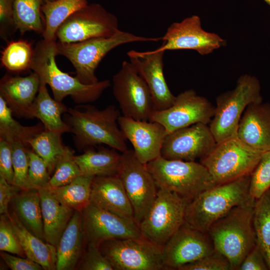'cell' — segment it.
<instances>
[{
	"instance_id": "obj_1",
	"label": "cell",
	"mask_w": 270,
	"mask_h": 270,
	"mask_svg": "<svg viewBox=\"0 0 270 270\" xmlns=\"http://www.w3.org/2000/svg\"><path fill=\"white\" fill-rule=\"evenodd\" d=\"M64 120L74 134L76 148L80 150L104 144L124 152L128 149L118 119L120 112L114 105L99 110L90 104L69 108Z\"/></svg>"
},
{
	"instance_id": "obj_2",
	"label": "cell",
	"mask_w": 270,
	"mask_h": 270,
	"mask_svg": "<svg viewBox=\"0 0 270 270\" xmlns=\"http://www.w3.org/2000/svg\"><path fill=\"white\" fill-rule=\"evenodd\" d=\"M56 40L38 42L34 48V54L30 70L36 73L41 81L48 85L54 98L62 102L70 96L79 104L94 102L100 96L111 84L108 80L98 81L92 84L81 82L76 76L73 77L62 72L56 64Z\"/></svg>"
},
{
	"instance_id": "obj_3",
	"label": "cell",
	"mask_w": 270,
	"mask_h": 270,
	"mask_svg": "<svg viewBox=\"0 0 270 270\" xmlns=\"http://www.w3.org/2000/svg\"><path fill=\"white\" fill-rule=\"evenodd\" d=\"M256 199L236 206L214 222L208 232L216 250L230 261L232 270H238L256 244L253 214Z\"/></svg>"
},
{
	"instance_id": "obj_4",
	"label": "cell",
	"mask_w": 270,
	"mask_h": 270,
	"mask_svg": "<svg viewBox=\"0 0 270 270\" xmlns=\"http://www.w3.org/2000/svg\"><path fill=\"white\" fill-rule=\"evenodd\" d=\"M250 175L216 185L198 195L186 205L184 220L204 232L234 207L254 198L250 194Z\"/></svg>"
},
{
	"instance_id": "obj_5",
	"label": "cell",
	"mask_w": 270,
	"mask_h": 270,
	"mask_svg": "<svg viewBox=\"0 0 270 270\" xmlns=\"http://www.w3.org/2000/svg\"><path fill=\"white\" fill-rule=\"evenodd\" d=\"M162 38H146L118 30L108 37H98L72 43L56 42L58 55L64 56L76 70V77L82 84L98 82L95 71L103 58L114 48L124 44L158 42Z\"/></svg>"
},
{
	"instance_id": "obj_6",
	"label": "cell",
	"mask_w": 270,
	"mask_h": 270,
	"mask_svg": "<svg viewBox=\"0 0 270 270\" xmlns=\"http://www.w3.org/2000/svg\"><path fill=\"white\" fill-rule=\"evenodd\" d=\"M146 166L158 188L174 192L188 202L216 185L207 168L196 161L170 160L160 156Z\"/></svg>"
},
{
	"instance_id": "obj_7",
	"label": "cell",
	"mask_w": 270,
	"mask_h": 270,
	"mask_svg": "<svg viewBox=\"0 0 270 270\" xmlns=\"http://www.w3.org/2000/svg\"><path fill=\"white\" fill-rule=\"evenodd\" d=\"M260 90L258 79L245 74L238 78L233 90L216 97L214 114L208 126L216 143L236 136L240 118L247 106L262 102Z\"/></svg>"
},
{
	"instance_id": "obj_8",
	"label": "cell",
	"mask_w": 270,
	"mask_h": 270,
	"mask_svg": "<svg viewBox=\"0 0 270 270\" xmlns=\"http://www.w3.org/2000/svg\"><path fill=\"white\" fill-rule=\"evenodd\" d=\"M263 152L250 148L236 136L216 143L200 162L218 185L250 175Z\"/></svg>"
},
{
	"instance_id": "obj_9",
	"label": "cell",
	"mask_w": 270,
	"mask_h": 270,
	"mask_svg": "<svg viewBox=\"0 0 270 270\" xmlns=\"http://www.w3.org/2000/svg\"><path fill=\"white\" fill-rule=\"evenodd\" d=\"M188 202L174 192L158 188L151 208L139 224L142 235L162 248L184 222Z\"/></svg>"
},
{
	"instance_id": "obj_10",
	"label": "cell",
	"mask_w": 270,
	"mask_h": 270,
	"mask_svg": "<svg viewBox=\"0 0 270 270\" xmlns=\"http://www.w3.org/2000/svg\"><path fill=\"white\" fill-rule=\"evenodd\" d=\"M98 247L114 270L164 269L162 248L142 235L110 240L101 243Z\"/></svg>"
},
{
	"instance_id": "obj_11",
	"label": "cell",
	"mask_w": 270,
	"mask_h": 270,
	"mask_svg": "<svg viewBox=\"0 0 270 270\" xmlns=\"http://www.w3.org/2000/svg\"><path fill=\"white\" fill-rule=\"evenodd\" d=\"M118 29L117 17L98 3L88 4L68 16L58 26L57 42L72 43L98 37H108Z\"/></svg>"
},
{
	"instance_id": "obj_12",
	"label": "cell",
	"mask_w": 270,
	"mask_h": 270,
	"mask_svg": "<svg viewBox=\"0 0 270 270\" xmlns=\"http://www.w3.org/2000/svg\"><path fill=\"white\" fill-rule=\"evenodd\" d=\"M118 175L132 204L134 220L139 226L155 200L158 186L146 164L139 160L132 150L122 154Z\"/></svg>"
},
{
	"instance_id": "obj_13",
	"label": "cell",
	"mask_w": 270,
	"mask_h": 270,
	"mask_svg": "<svg viewBox=\"0 0 270 270\" xmlns=\"http://www.w3.org/2000/svg\"><path fill=\"white\" fill-rule=\"evenodd\" d=\"M112 91L124 116L149 121L154 111L150 92L130 62L124 61L112 78Z\"/></svg>"
},
{
	"instance_id": "obj_14",
	"label": "cell",
	"mask_w": 270,
	"mask_h": 270,
	"mask_svg": "<svg viewBox=\"0 0 270 270\" xmlns=\"http://www.w3.org/2000/svg\"><path fill=\"white\" fill-rule=\"evenodd\" d=\"M214 112V106L206 98L190 89L176 96L170 107L154 111L149 121L160 123L168 134L197 123L209 124Z\"/></svg>"
},
{
	"instance_id": "obj_15",
	"label": "cell",
	"mask_w": 270,
	"mask_h": 270,
	"mask_svg": "<svg viewBox=\"0 0 270 270\" xmlns=\"http://www.w3.org/2000/svg\"><path fill=\"white\" fill-rule=\"evenodd\" d=\"M164 269L179 270L215 250L208 232L184 222L162 248Z\"/></svg>"
},
{
	"instance_id": "obj_16",
	"label": "cell",
	"mask_w": 270,
	"mask_h": 270,
	"mask_svg": "<svg viewBox=\"0 0 270 270\" xmlns=\"http://www.w3.org/2000/svg\"><path fill=\"white\" fill-rule=\"evenodd\" d=\"M216 144L209 126L197 123L168 134L162 148L160 156L170 160H200Z\"/></svg>"
},
{
	"instance_id": "obj_17",
	"label": "cell",
	"mask_w": 270,
	"mask_h": 270,
	"mask_svg": "<svg viewBox=\"0 0 270 270\" xmlns=\"http://www.w3.org/2000/svg\"><path fill=\"white\" fill-rule=\"evenodd\" d=\"M86 244H100L112 239L142 236L139 226L130 220L90 204L81 212Z\"/></svg>"
},
{
	"instance_id": "obj_18",
	"label": "cell",
	"mask_w": 270,
	"mask_h": 270,
	"mask_svg": "<svg viewBox=\"0 0 270 270\" xmlns=\"http://www.w3.org/2000/svg\"><path fill=\"white\" fill-rule=\"evenodd\" d=\"M162 40L164 41L162 44L152 50L153 52L192 50L201 55H206L226 44L218 34L204 30L200 18L196 15L172 24Z\"/></svg>"
},
{
	"instance_id": "obj_19",
	"label": "cell",
	"mask_w": 270,
	"mask_h": 270,
	"mask_svg": "<svg viewBox=\"0 0 270 270\" xmlns=\"http://www.w3.org/2000/svg\"><path fill=\"white\" fill-rule=\"evenodd\" d=\"M165 52H143L131 50L127 54L130 62L146 84L153 100L154 111L170 107L175 101L164 74L163 57Z\"/></svg>"
},
{
	"instance_id": "obj_20",
	"label": "cell",
	"mask_w": 270,
	"mask_h": 270,
	"mask_svg": "<svg viewBox=\"0 0 270 270\" xmlns=\"http://www.w3.org/2000/svg\"><path fill=\"white\" fill-rule=\"evenodd\" d=\"M118 124L126 138L132 145L136 155L141 162L146 164L160 156L162 148L168 134L162 124L121 115Z\"/></svg>"
},
{
	"instance_id": "obj_21",
	"label": "cell",
	"mask_w": 270,
	"mask_h": 270,
	"mask_svg": "<svg viewBox=\"0 0 270 270\" xmlns=\"http://www.w3.org/2000/svg\"><path fill=\"white\" fill-rule=\"evenodd\" d=\"M90 204L134 221L132 204L118 174L94 178Z\"/></svg>"
},
{
	"instance_id": "obj_22",
	"label": "cell",
	"mask_w": 270,
	"mask_h": 270,
	"mask_svg": "<svg viewBox=\"0 0 270 270\" xmlns=\"http://www.w3.org/2000/svg\"><path fill=\"white\" fill-rule=\"evenodd\" d=\"M236 136L255 150H270V103L262 102L248 104L240 118Z\"/></svg>"
},
{
	"instance_id": "obj_23",
	"label": "cell",
	"mask_w": 270,
	"mask_h": 270,
	"mask_svg": "<svg viewBox=\"0 0 270 270\" xmlns=\"http://www.w3.org/2000/svg\"><path fill=\"white\" fill-rule=\"evenodd\" d=\"M40 80L34 72L26 76L6 74L0 81L2 96L13 115L28 119V112L38 92Z\"/></svg>"
},
{
	"instance_id": "obj_24",
	"label": "cell",
	"mask_w": 270,
	"mask_h": 270,
	"mask_svg": "<svg viewBox=\"0 0 270 270\" xmlns=\"http://www.w3.org/2000/svg\"><path fill=\"white\" fill-rule=\"evenodd\" d=\"M86 246L82 214L74 211L56 246V270L76 269Z\"/></svg>"
},
{
	"instance_id": "obj_25",
	"label": "cell",
	"mask_w": 270,
	"mask_h": 270,
	"mask_svg": "<svg viewBox=\"0 0 270 270\" xmlns=\"http://www.w3.org/2000/svg\"><path fill=\"white\" fill-rule=\"evenodd\" d=\"M38 192L44 238L46 242L56 246L74 210L58 201L47 187Z\"/></svg>"
},
{
	"instance_id": "obj_26",
	"label": "cell",
	"mask_w": 270,
	"mask_h": 270,
	"mask_svg": "<svg viewBox=\"0 0 270 270\" xmlns=\"http://www.w3.org/2000/svg\"><path fill=\"white\" fill-rule=\"evenodd\" d=\"M8 216L26 256L41 265L44 270H56V246L44 242L30 233L12 210L9 212Z\"/></svg>"
},
{
	"instance_id": "obj_27",
	"label": "cell",
	"mask_w": 270,
	"mask_h": 270,
	"mask_svg": "<svg viewBox=\"0 0 270 270\" xmlns=\"http://www.w3.org/2000/svg\"><path fill=\"white\" fill-rule=\"evenodd\" d=\"M46 85L40 80V89L30 108L28 118H38L46 130L62 134L70 132L69 126L62 117L68 108L62 102L57 101L50 96Z\"/></svg>"
},
{
	"instance_id": "obj_28",
	"label": "cell",
	"mask_w": 270,
	"mask_h": 270,
	"mask_svg": "<svg viewBox=\"0 0 270 270\" xmlns=\"http://www.w3.org/2000/svg\"><path fill=\"white\" fill-rule=\"evenodd\" d=\"M10 205L24 226L34 236L46 242L38 189L21 190L14 196Z\"/></svg>"
},
{
	"instance_id": "obj_29",
	"label": "cell",
	"mask_w": 270,
	"mask_h": 270,
	"mask_svg": "<svg viewBox=\"0 0 270 270\" xmlns=\"http://www.w3.org/2000/svg\"><path fill=\"white\" fill-rule=\"evenodd\" d=\"M92 147H88L83 154L74 156L82 174L94 177L118 174L122 154L113 148L95 150Z\"/></svg>"
},
{
	"instance_id": "obj_30",
	"label": "cell",
	"mask_w": 270,
	"mask_h": 270,
	"mask_svg": "<svg viewBox=\"0 0 270 270\" xmlns=\"http://www.w3.org/2000/svg\"><path fill=\"white\" fill-rule=\"evenodd\" d=\"M88 4V0L44 2L42 6L45 25L43 39L46 41L56 40V30L61 24L73 13Z\"/></svg>"
},
{
	"instance_id": "obj_31",
	"label": "cell",
	"mask_w": 270,
	"mask_h": 270,
	"mask_svg": "<svg viewBox=\"0 0 270 270\" xmlns=\"http://www.w3.org/2000/svg\"><path fill=\"white\" fill-rule=\"evenodd\" d=\"M94 176L81 175L71 182L58 187H47L61 204L74 211H82L90 203Z\"/></svg>"
},
{
	"instance_id": "obj_32",
	"label": "cell",
	"mask_w": 270,
	"mask_h": 270,
	"mask_svg": "<svg viewBox=\"0 0 270 270\" xmlns=\"http://www.w3.org/2000/svg\"><path fill=\"white\" fill-rule=\"evenodd\" d=\"M13 116L12 110L0 95V138L10 142H22L30 147L28 141L44 130L42 124L24 126L14 119Z\"/></svg>"
},
{
	"instance_id": "obj_33",
	"label": "cell",
	"mask_w": 270,
	"mask_h": 270,
	"mask_svg": "<svg viewBox=\"0 0 270 270\" xmlns=\"http://www.w3.org/2000/svg\"><path fill=\"white\" fill-rule=\"evenodd\" d=\"M60 133L44 130L28 141L30 147L45 162L50 174L65 152Z\"/></svg>"
},
{
	"instance_id": "obj_34",
	"label": "cell",
	"mask_w": 270,
	"mask_h": 270,
	"mask_svg": "<svg viewBox=\"0 0 270 270\" xmlns=\"http://www.w3.org/2000/svg\"><path fill=\"white\" fill-rule=\"evenodd\" d=\"M253 225L256 244L270 270V188L256 200Z\"/></svg>"
},
{
	"instance_id": "obj_35",
	"label": "cell",
	"mask_w": 270,
	"mask_h": 270,
	"mask_svg": "<svg viewBox=\"0 0 270 270\" xmlns=\"http://www.w3.org/2000/svg\"><path fill=\"white\" fill-rule=\"evenodd\" d=\"M44 0H14V18L22 35L28 32L42 34L45 28L42 12Z\"/></svg>"
},
{
	"instance_id": "obj_36",
	"label": "cell",
	"mask_w": 270,
	"mask_h": 270,
	"mask_svg": "<svg viewBox=\"0 0 270 270\" xmlns=\"http://www.w3.org/2000/svg\"><path fill=\"white\" fill-rule=\"evenodd\" d=\"M34 54V48L28 42H11L2 52L1 63L10 72H22L30 69Z\"/></svg>"
},
{
	"instance_id": "obj_37",
	"label": "cell",
	"mask_w": 270,
	"mask_h": 270,
	"mask_svg": "<svg viewBox=\"0 0 270 270\" xmlns=\"http://www.w3.org/2000/svg\"><path fill=\"white\" fill-rule=\"evenodd\" d=\"M74 156V151L67 146L65 152L57 162L54 174L46 186L54 188L64 186L82 175Z\"/></svg>"
},
{
	"instance_id": "obj_38",
	"label": "cell",
	"mask_w": 270,
	"mask_h": 270,
	"mask_svg": "<svg viewBox=\"0 0 270 270\" xmlns=\"http://www.w3.org/2000/svg\"><path fill=\"white\" fill-rule=\"evenodd\" d=\"M10 143L12 151L14 184L21 190L36 188L29 178V146L20 142Z\"/></svg>"
},
{
	"instance_id": "obj_39",
	"label": "cell",
	"mask_w": 270,
	"mask_h": 270,
	"mask_svg": "<svg viewBox=\"0 0 270 270\" xmlns=\"http://www.w3.org/2000/svg\"><path fill=\"white\" fill-rule=\"evenodd\" d=\"M270 188V150L264 152L250 174L249 192L255 199Z\"/></svg>"
},
{
	"instance_id": "obj_40",
	"label": "cell",
	"mask_w": 270,
	"mask_h": 270,
	"mask_svg": "<svg viewBox=\"0 0 270 270\" xmlns=\"http://www.w3.org/2000/svg\"><path fill=\"white\" fill-rule=\"evenodd\" d=\"M8 214H0V250L26 258V255L14 231Z\"/></svg>"
},
{
	"instance_id": "obj_41",
	"label": "cell",
	"mask_w": 270,
	"mask_h": 270,
	"mask_svg": "<svg viewBox=\"0 0 270 270\" xmlns=\"http://www.w3.org/2000/svg\"><path fill=\"white\" fill-rule=\"evenodd\" d=\"M77 269L81 270H113L110 262L104 256L98 246L86 244Z\"/></svg>"
},
{
	"instance_id": "obj_42",
	"label": "cell",
	"mask_w": 270,
	"mask_h": 270,
	"mask_svg": "<svg viewBox=\"0 0 270 270\" xmlns=\"http://www.w3.org/2000/svg\"><path fill=\"white\" fill-rule=\"evenodd\" d=\"M232 266L228 260L215 250L198 260L180 267L178 270H230Z\"/></svg>"
},
{
	"instance_id": "obj_43",
	"label": "cell",
	"mask_w": 270,
	"mask_h": 270,
	"mask_svg": "<svg viewBox=\"0 0 270 270\" xmlns=\"http://www.w3.org/2000/svg\"><path fill=\"white\" fill-rule=\"evenodd\" d=\"M28 156V175L32 184L37 189L46 186L51 177L46 164L32 149L29 150Z\"/></svg>"
},
{
	"instance_id": "obj_44",
	"label": "cell",
	"mask_w": 270,
	"mask_h": 270,
	"mask_svg": "<svg viewBox=\"0 0 270 270\" xmlns=\"http://www.w3.org/2000/svg\"><path fill=\"white\" fill-rule=\"evenodd\" d=\"M17 30L14 10V0H0V36L8 41Z\"/></svg>"
},
{
	"instance_id": "obj_45",
	"label": "cell",
	"mask_w": 270,
	"mask_h": 270,
	"mask_svg": "<svg viewBox=\"0 0 270 270\" xmlns=\"http://www.w3.org/2000/svg\"><path fill=\"white\" fill-rule=\"evenodd\" d=\"M0 176L9 184H14V172L11 144L0 138Z\"/></svg>"
},
{
	"instance_id": "obj_46",
	"label": "cell",
	"mask_w": 270,
	"mask_h": 270,
	"mask_svg": "<svg viewBox=\"0 0 270 270\" xmlns=\"http://www.w3.org/2000/svg\"><path fill=\"white\" fill-rule=\"evenodd\" d=\"M0 256L12 270H42V266L29 258L16 256L6 252L0 251Z\"/></svg>"
},
{
	"instance_id": "obj_47",
	"label": "cell",
	"mask_w": 270,
	"mask_h": 270,
	"mask_svg": "<svg viewBox=\"0 0 270 270\" xmlns=\"http://www.w3.org/2000/svg\"><path fill=\"white\" fill-rule=\"evenodd\" d=\"M268 266L262 253L256 246L245 257L238 270H267Z\"/></svg>"
},
{
	"instance_id": "obj_48",
	"label": "cell",
	"mask_w": 270,
	"mask_h": 270,
	"mask_svg": "<svg viewBox=\"0 0 270 270\" xmlns=\"http://www.w3.org/2000/svg\"><path fill=\"white\" fill-rule=\"evenodd\" d=\"M21 189L18 186L9 184L3 177L0 176V214H8L9 205L14 196Z\"/></svg>"
},
{
	"instance_id": "obj_49",
	"label": "cell",
	"mask_w": 270,
	"mask_h": 270,
	"mask_svg": "<svg viewBox=\"0 0 270 270\" xmlns=\"http://www.w3.org/2000/svg\"><path fill=\"white\" fill-rule=\"evenodd\" d=\"M270 6V0H264Z\"/></svg>"
},
{
	"instance_id": "obj_50",
	"label": "cell",
	"mask_w": 270,
	"mask_h": 270,
	"mask_svg": "<svg viewBox=\"0 0 270 270\" xmlns=\"http://www.w3.org/2000/svg\"><path fill=\"white\" fill-rule=\"evenodd\" d=\"M44 2H46V1H54V0H44Z\"/></svg>"
}]
</instances>
